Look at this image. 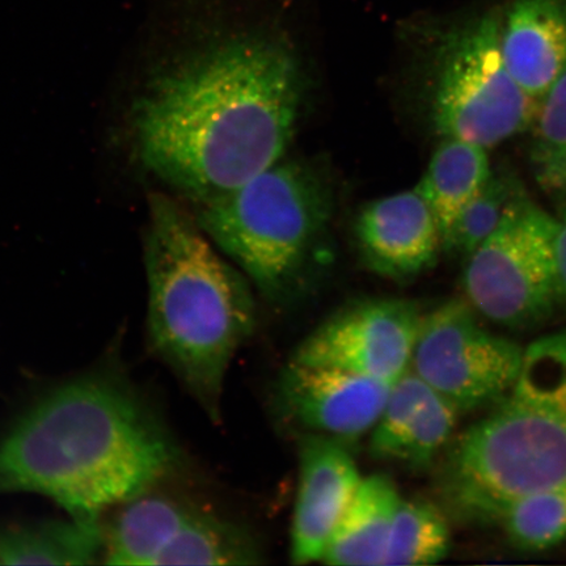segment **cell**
I'll return each mask as SVG.
<instances>
[{"instance_id":"cell-2","label":"cell","mask_w":566,"mask_h":566,"mask_svg":"<svg viewBox=\"0 0 566 566\" xmlns=\"http://www.w3.org/2000/svg\"><path fill=\"white\" fill-rule=\"evenodd\" d=\"M116 357L45 389L10 422L0 494L44 495L96 525L174 475L179 448Z\"/></svg>"},{"instance_id":"cell-12","label":"cell","mask_w":566,"mask_h":566,"mask_svg":"<svg viewBox=\"0 0 566 566\" xmlns=\"http://www.w3.org/2000/svg\"><path fill=\"white\" fill-rule=\"evenodd\" d=\"M354 232L367 269L388 280L419 277L442 251L434 212L417 188L367 203Z\"/></svg>"},{"instance_id":"cell-7","label":"cell","mask_w":566,"mask_h":566,"mask_svg":"<svg viewBox=\"0 0 566 566\" xmlns=\"http://www.w3.org/2000/svg\"><path fill=\"white\" fill-rule=\"evenodd\" d=\"M560 226L528 196L507 212L465 259V301L479 315L512 329L546 321L562 298L557 264Z\"/></svg>"},{"instance_id":"cell-22","label":"cell","mask_w":566,"mask_h":566,"mask_svg":"<svg viewBox=\"0 0 566 566\" xmlns=\"http://www.w3.org/2000/svg\"><path fill=\"white\" fill-rule=\"evenodd\" d=\"M497 525L525 552H544L566 541V483L523 495L502 513Z\"/></svg>"},{"instance_id":"cell-3","label":"cell","mask_w":566,"mask_h":566,"mask_svg":"<svg viewBox=\"0 0 566 566\" xmlns=\"http://www.w3.org/2000/svg\"><path fill=\"white\" fill-rule=\"evenodd\" d=\"M148 342L211 422L224 381L258 325L250 281L210 243L197 218L155 195L146 239Z\"/></svg>"},{"instance_id":"cell-21","label":"cell","mask_w":566,"mask_h":566,"mask_svg":"<svg viewBox=\"0 0 566 566\" xmlns=\"http://www.w3.org/2000/svg\"><path fill=\"white\" fill-rule=\"evenodd\" d=\"M449 551L450 527L441 509L427 500L401 499L381 566L433 565Z\"/></svg>"},{"instance_id":"cell-9","label":"cell","mask_w":566,"mask_h":566,"mask_svg":"<svg viewBox=\"0 0 566 566\" xmlns=\"http://www.w3.org/2000/svg\"><path fill=\"white\" fill-rule=\"evenodd\" d=\"M422 316L406 300L358 301L311 332L292 359L394 385L409 370Z\"/></svg>"},{"instance_id":"cell-14","label":"cell","mask_w":566,"mask_h":566,"mask_svg":"<svg viewBox=\"0 0 566 566\" xmlns=\"http://www.w3.org/2000/svg\"><path fill=\"white\" fill-rule=\"evenodd\" d=\"M500 39L509 73L541 104L566 74V0H514Z\"/></svg>"},{"instance_id":"cell-23","label":"cell","mask_w":566,"mask_h":566,"mask_svg":"<svg viewBox=\"0 0 566 566\" xmlns=\"http://www.w3.org/2000/svg\"><path fill=\"white\" fill-rule=\"evenodd\" d=\"M531 160L541 186L555 190L566 167V74L542 98Z\"/></svg>"},{"instance_id":"cell-10","label":"cell","mask_w":566,"mask_h":566,"mask_svg":"<svg viewBox=\"0 0 566 566\" xmlns=\"http://www.w3.org/2000/svg\"><path fill=\"white\" fill-rule=\"evenodd\" d=\"M392 385L336 367L296 363L283 367L275 398L290 422L346 443L370 434Z\"/></svg>"},{"instance_id":"cell-1","label":"cell","mask_w":566,"mask_h":566,"mask_svg":"<svg viewBox=\"0 0 566 566\" xmlns=\"http://www.w3.org/2000/svg\"><path fill=\"white\" fill-rule=\"evenodd\" d=\"M190 2L200 33L148 90L136 129L146 166L200 205L285 157L306 83L277 19L230 23L228 0Z\"/></svg>"},{"instance_id":"cell-13","label":"cell","mask_w":566,"mask_h":566,"mask_svg":"<svg viewBox=\"0 0 566 566\" xmlns=\"http://www.w3.org/2000/svg\"><path fill=\"white\" fill-rule=\"evenodd\" d=\"M459 410L408 370L389 389L370 431V454L410 469H424L449 443Z\"/></svg>"},{"instance_id":"cell-19","label":"cell","mask_w":566,"mask_h":566,"mask_svg":"<svg viewBox=\"0 0 566 566\" xmlns=\"http://www.w3.org/2000/svg\"><path fill=\"white\" fill-rule=\"evenodd\" d=\"M264 563V554L243 527L196 509L167 547L158 566H251Z\"/></svg>"},{"instance_id":"cell-24","label":"cell","mask_w":566,"mask_h":566,"mask_svg":"<svg viewBox=\"0 0 566 566\" xmlns=\"http://www.w3.org/2000/svg\"><path fill=\"white\" fill-rule=\"evenodd\" d=\"M557 264H558V285H560V295L566 300V217L560 226L557 240Z\"/></svg>"},{"instance_id":"cell-16","label":"cell","mask_w":566,"mask_h":566,"mask_svg":"<svg viewBox=\"0 0 566 566\" xmlns=\"http://www.w3.org/2000/svg\"><path fill=\"white\" fill-rule=\"evenodd\" d=\"M401 495L386 475L363 478L325 547L322 563L381 566Z\"/></svg>"},{"instance_id":"cell-5","label":"cell","mask_w":566,"mask_h":566,"mask_svg":"<svg viewBox=\"0 0 566 566\" xmlns=\"http://www.w3.org/2000/svg\"><path fill=\"white\" fill-rule=\"evenodd\" d=\"M331 189L314 167L280 160L243 186L198 205L197 222L268 300L306 285L327 239Z\"/></svg>"},{"instance_id":"cell-8","label":"cell","mask_w":566,"mask_h":566,"mask_svg":"<svg viewBox=\"0 0 566 566\" xmlns=\"http://www.w3.org/2000/svg\"><path fill=\"white\" fill-rule=\"evenodd\" d=\"M471 304L450 300L423 314L409 369L460 413L494 406L511 391L525 348L492 334Z\"/></svg>"},{"instance_id":"cell-20","label":"cell","mask_w":566,"mask_h":566,"mask_svg":"<svg viewBox=\"0 0 566 566\" xmlns=\"http://www.w3.org/2000/svg\"><path fill=\"white\" fill-rule=\"evenodd\" d=\"M527 193L509 169L492 171L483 188L460 210L442 239V251L469 258L499 228L507 212Z\"/></svg>"},{"instance_id":"cell-17","label":"cell","mask_w":566,"mask_h":566,"mask_svg":"<svg viewBox=\"0 0 566 566\" xmlns=\"http://www.w3.org/2000/svg\"><path fill=\"white\" fill-rule=\"evenodd\" d=\"M104 551L103 523L73 518L0 523V565H92Z\"/></svg>"},{"instance_id":"cell-25","label":"cell","mask_w":566,"mask_h":566,"mask_svg":"<svg viewBox=\"0 0 566 566\" xmlns=\"http://www.w3.org/2000/svg\"><path fill=\"white\" fill-rule=\"evenodd\" d=\"M555 190H558V192H566V167L560 176V179H558Z\"/></svg>"},{"instance_id":"cell-4","label":"cell","mask_w":566,"mask_h":566,"mask_svg":"<svg viewBox=\"0 0 566 566\" xmlns=\"http://www.w3.org/2000/svg\"><path fill=\"white\" fill-rule=\"evenodd\" d=\"M566 483V329L525 346L516 381L444 458L440 488L458 518L497 525L514 501Z\"/></svg>"},{"instance_id":"cell-11","label":"cell","mask_w":566,"mask_h":566,"mask_svg":"<svg viewBox=\"0 0 566 566\" xmlns=\"http://www.w3.org/2000/svg\"><path fill=\"white\" fill-rule=\"evenodd\" d=\"M363 478L349 443L327 436L303 434L298 492L290 534L293 564L322 560L329 537Z\"/></svg>"},{"instance_id":"cell-6","label":"cell","mask_w":566,"mask_h":566,"mask_svg":"<svg viewBox=\"0 0 566 566\" xmlns=\"http://www.w3.org/2000/svg\"><path fill=\"white\" fill-rule=\"evenodd\" d=\"M438 32L430 95L438 136L488 150L533 126L539 103L506 69L499 12L480 13Z\"/></svg>"},{"instance_id":"cell-15","label":"cell","mask_w":566,"mask_h":566,"mask_svg":"<svg viewBox=\"0 0 566 566\" xmlns=\"http://www.w3.org/2000/svg\"><path fill=\"white\" fill-rule=\"evenodd\" d=\"M196 506L154 488L111 512L103 525V563L158 566L163 552L186 525Z\"/></svg>"},{"instance_id":"cell-18","label":"cell","mask_w":566,"mask_h":566,"mask_svg":"<svg viewBox=\"0 0 566 566\" xmlns=\"http://www.w3.org/2000/svg\"><path fill=\"white\" fill-rule=\"evenodd\" d=\"M486 148L457 138H442L419 186L433 210L441 237L492 174Z\"/></svg>"}]
</instances>
